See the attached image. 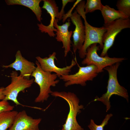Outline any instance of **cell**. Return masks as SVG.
Returning a JSON list of instances; mask_svg holds the SVG:
<instances>
[{
  "instance_id": "cell-25",
  "label": "cell",
  "mask_w": 130,
  "mask_h": 130,
  "mask_svg": "<svg viewBox=\"0 0 130 130\" xmlns=\"http://www.w3.org/2000/svg\"></svg>"
},
{
  "instance_id": "cell-18",
  "label": "cell",
  "mask_w": 130,
  "mask_h": 130,
  "mask_svg": "<svg viewBox=\"0 0 130 130\" xmlns=\"http://www.w3.org/2000/svg\"><path fill=\"white\" fill-rule=\"evenodd\" d=\"M103 6L100 0H87L84 6L85 13L86 14L97 10L101 11Z\"/></svg>"
},
{
  "instance_id": "cell-17",
  "label": "cell",
  "mask_w": 130,
  "mask_h": 130,
  "mask_svg": "<svg viewBox=\"0 0 130 130\" xmlns=\"http://www.w3.org/2000/svg\"><path fill=\"white\" fill-rule=\"evenodd\" d=\"M18 112L15 110L0 113V130H7L13 124Z\"/></svg>"
},
{
  "instance_id": "cell-6",
  "label": "cell",
  "mask_w": 130,
  "mask_h": 130,
  "mask_svg": "<svg viewBox=\"0 0 130 130\" xmlns=\"http://www.w3.org/2000/svg\"><path fill=\"white\" fill-rule=\"evenodd\" d=\"M99 48L96 43L90 46L87 48L85 57L81 62L84 65H95L97 68L98 73L103 72L105 67L117 63L121 62L125 59L123 58H110L108 54L104 57L99 56L97 53V51L100 50Z\"/></svg>"
},
{
  "instance_id": "cell-12",
  "label": "cell",
  "mask_w": 130,
  "mask_h": 130,
  "mask_svg": "<svg viewBox=\"0 0 130 130\" xmlns=\"http://www.w3.org/2000/svg\"><path fill=\"white\" fill-rule=\"evenodd\" d=\"M41 120L40 118H33L23 110L18 112L8 130H40L39 125Z\"/></svg>"
},
{
  "instance_id": "cell-22",
  "label": "cell",
  "mask_w": 130,
  "mask_h": 130,
  "mask_svg": "<svg viewBox=\"0 0 130 130\" xmlns=\"http://www.w3.org/2000/svg\"><path fill=\"white\" fill-rule=\"evenodd\" d=\"M62 7L60 11L59 12L58 20H60L62 19L63 16L64 14V9L66 5L69 2H72L75 1L74 0H62Z\"/></svg>"
},
{
  "instance_id": "cell-15",
  "label": "cell",
  "mask_w": 130,
  "mask_h": 130,
  "mask_svg": "<svg viewBox=\"0 0 130 130\" xmlns=\"http://www.w3.org/2000/svg\"><path fill=\"white\" fill-rule=\"evenodd\" d=\"M41 0H6L5 2L8 5H18L27 7L30 9L35 15L38 21L42 19L41 8L39 4Z\"/></svg>"
},
{
  "instance_id": "cell-10",
  "label": "cell",
  "mask_w": 130,
  "mask_h": 130,
  "mask_svg": "<svg viewBox=\"0 0 130 130\" xmlns=\"http://www.w3.org/2000/svg\"><path fill=\"white\" fill-rule=\"evenodd\" d=\"M56 53L54 52L49 55L48 57L44 58L40 56L36 57L37 60L39 64L42 69L45 72L51 73L55 72L60 78L64 75L69 74L72 68L77 64L76 60L73 59L71 64L63 68H60L56 66L55 63V60H57Z\"/></svg>"
},
{
  "instance_id": "cell-13",
  "label": "cell",
  "mask_w": 130,
  "mask_h": 130,
  "mask_svg": "<svg viewBox=\"0 0 130 130\" xmlns=\"http://www.w3.org/2000/svg\"><path fill=\"white\" fill-rule=\"evenodd\" d=\"M15 57V60L13 62L8 65H3V67L12 68L16 71H19L20 72V75L26 79H30V76L36 68L34 63L23 57L20 50L17 52Z\"/></svg>"
},
{
  "instance_id": "cell-19",
  "label": "cell",
  "mask_w": 130,
  "mask_h": 130,
  "mask_svg": "<svg viewBox=\"0 0 130 130\" xmlns=\"http://www.w3.org/2000/svg\"><path fill=\"white\" fill-rule=\"evenodd\" d=\"M116 6L118 10L130 18V0H119L117 1Z\"/></svg>"
},
{
  "instance_id": "cell-8",
  "label": "cell",
  "mask_w": 130,
  "mask_h": 130,
  "mask_svg": "<svg viewBox=\"0 0 130 130\" xmlns=\"http://www.w3.org/2000/svg\"><path fill=\"white\" fill-rule=\"evenodd\" d=\"M78 65L79 68L77 72L73 74L63 75L59 78L60 79L65 82V86L67 87L74 84L85 86L87 81H92L98 75V68L95 65H90L82 67Z\"/></svg>"
},
{
  "instance_id": "cell-9",
  "label": "cell",
  "mask_w": 130,
  "mask_h": 130,
  "mask_svg": "<svg viewBox=\"0 0 130 130\" xmlns=\"http://www.w3.org/2000/svg\"><path fill=\"white\" fill-rule=\"evenodd\" d=\"M69 17L75 26L72 34V46L73 52L75 53L77 50L78 51L81 49L84 43L85 36V27L81 16L76 10L72 13L68 12L65 14L62 17V22H64Z\"/></svg>"
},
{
  "instance_id": "cell-21",
  "label": "cell",
  "mask_w": 130,
  "mask_h": 130,
  "mask_svg": "<svg viewBox=\"0 0 130 130\" xmlns=\"http://www.w3.org/2000/svg\"><path fill=\"white\" fill-rule=\"evenodd\" d=\"M14 108V107L11 105L8 101L0 100V113L6 111L12 110Z\"/></svg>"
},
{
  "instance_id": "cell-20",
  "label": "cell",
  "mask_w": 130,
  "mask_h": 130,
  "mask_svg": "<svg viewBox=\"0 0 130 130\" xmlns=\"http://www.w3.org/2000/svg\"><path fill=\"white\" fill-rule=\"evenodd\" d=\"M112 116L113 115L111 113L107 114L99 125L96 124L94 120L91 119L89 124L88 126V127L90 130H104V127L107 125L109 120Z\"/></svg>"
},
{
  "instance_id": "cell-7",
  "label": "cell",
  "mask_w": 130,
  "mask_h": 130,
  "mask_svg": "<svg viewBox=\"0 0 130 130\" xmlns=\"http://www.w3.org/2000/svg\"><path fill=\"white\" fill-rule=\"evenodd\" d=\"M106 31L103 37L104 46L100 56L107 54L108 50L112 46L117 35L123 29L130 28V18H120L104 25Z\"/></svg>"
},
{
  "instance_id": "cell-5",
  "label": "cell",
  "mask_w": 130,
  "mask_h": 130,
  "mask_svg": "<svg viewBox=\"0 0 130 130\" xmlns=\"http://www.w3.org/2000/svg\"><path fill=\"white\" fill-rule=\"evenodd\" d=\"M11 82L4 88L3 94L5 98L3 100L13 101L16 105L23 106L18 101L17 98L19 93L24 91L25 90L30 87L34 82V79H26L20 75H18L16 71H13L10 76Z\"/></svg>"
},
{
  "instance_id": "cell-4",
  "label": "cell",
  "mask_w": 130,
  "mask_h": 130,
  "mask_svg": "<svg viewBox=\"0 0 130 130\" xmlns=\"http://www.w3.org/2000/svg\"><path fill=\"white\" fill-rule=\"evenodd\" d=\"M36 69L31 76L34 77V82L39 86L40 91L39 94L35 98L36 103H43L47 101L52 91L51 86L54 87L58 83L59 80H57V76L55 73L45 72L40 67L39 62L36 60Z\"/></svg>"
},
{
  "instance_id": "cell-16",
  "label": "cell",
  "mask_w": 130,
  "mask_h": 130,
  "mask_svg": "<svg viewBox=\"0 0 130 130\" xmlns=\"http://www.w3.org/2000/svg\"><path fill=\"white\" fill-rule=\"evenodd\" d=\"M101 11L104 20V24L109 23L120 18H130L122 12L107 5H104Z\"/></svg>"
},
{
  "instance_id": "cell-11",
  "label": "cell",
  "mask_w": 130,
  "mask_h": 130,
  "mask_svg": "<svg viewBox=\"0 0 130 130\" xmlns=\"http://www.w3.org/2000/svg\"><path fill=\"white\" fill-rule=\"evenodd\" d=\"M43 5L42 8L45 9L51 17L49 24L46 26L41 23L37 24L39 29L42 32L47 33L51 37H54L56 35L54 32L57 29L53 26L54 22L56 19H58V7L54 0H43Z\"/></svg>"
},
{
  "instance_id": "cell-2",
  "label": "cell",
  "mask_w": 130,
  "mask_h": 130,
  "mask_svg": "<svg viewBox=\"0 0 130 130\" xmlns=\"http://www.w3.org/2000/svg\"><path fill=\"white\" fill-rule=\"evenodd\" d=\"M120 64V63H117L104 69L108 72L109 75L107 91L100 97H96L92 101H100L103 103L106 106V112L110 109V99L113 95L122 97L128 102L129 96L127 90L120 84L117 79V70Z\"/></svg>"
},
{
  "instance_id": "cell-24",
  "label": "cell",
  "mask_w": 130,
  "mask_h": 130,
  "mask_svg": "<svg viewBox=\"0 0 130 130\" xmlns=\"http://www.w3.org/2000/svg\"><path fill=\"white\" fill-rule=\"evenodd\" d=\"M64 130V129L62 128V129H61V130Z\"/></svg>"
},
{
  "instance_id": "cell-1",
  "label": "cell",
  "mask_w": 130,
  "mask_h": 130,
  "mask_svg": "<svg viewBox=\"0 0 130 130\" xmlns=\"http://www.w3.org/2000/svg\"><path fill=\"white\" fill-rule=\"evenodd\" d=\"M85 4V1L81 0L77 5L76 8L78 13L82 17L84 21L85 39L82 48L78 51L79 56L82 58H85L87 48L92 44L98 43L100 48L103 49V37L106 31L104 26L99 27H96L91 26L88 23L84 12Z\"/></svg>"
},
{
  "instance_id": "cell-3",
  "label": "cell",
  "mask_w": 130,
  "mask_h": 130,
  "mask_svg": "<svg viewBox=\"0 0 130 130\" xmlns=\"http://www.w3.org/2000/svg\"><path fill=\"white\" fill-rule=\"evenodd\" d=\"M53 96L59 97L64 99L68 103L69 111L65 123L63 125L64 130H84L79 125L77 120L78 114L80 113L84 106L79 105V100L74 93L65 91H52Z\"/></svg>"
},
{
  "instance_id": "cell-14",
  "label": "cell",
  "mask_w": 130,
  "mask_h": 130,
  "mask_svg": "<svg viewBox=\"0 0 130 130\" xmlns=\"http://www.w3.org/2000/svg\"><path fill=\"white\" fill-rule=\"evenodd\" d=\"M58 19H56L53 24L54 27L57 29L55 34L56 35L55 39L58 41L62 42L63 44L62 48L64 49V55L65 57L68 53L71 51L72 41L71 38L73 32L68 30V28L71 24L69 19H68L67 22L61 25L58 24Z\"/></svg>"
},
{
  "instance_id": "cell-23",
  "label": "cell",
  "mask_w": 130,
  "mask_h": 130,
  "mask_svg": "<svg viewBox=\"0 0 130 130\" xmlns=\"http://www.w3.org/2000/svg\"><path fill=\"white\" fill-rule=\"evenodd\" d=\"M4 88L3 87L0 88V100H3L4 99L5 97L3 94Z\"/></svg>"
}]
</instances>
